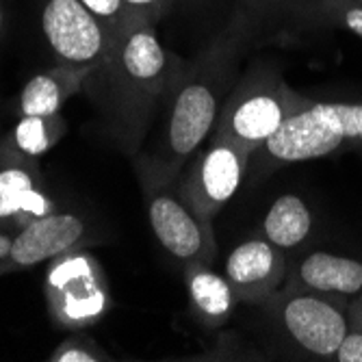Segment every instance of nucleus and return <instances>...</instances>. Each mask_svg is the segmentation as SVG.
I'll return each mask as SVG.
<instances>
[{"instance_id":"f8f14e48","label":"nucleus","mask_w":362,"mask_h":362,"mask_svg":"<svg viewBox=\"0 0 362 362\" xmlns=\"http://www.w3.org/2000/svg\"><path fill=\"white\" fill-rule=\"evenodd\" d=\"M223 276L233 284L239 302L265 304L284 284L286 254L265 237L245 239L228 254Z\"/></svg>"},{"instance_id":"5701e85b","label":"nucleus","mask_w":362,"mask_h":362,"mask_svg":"<svg viewBox=\"0 0 362 362\" xmlns=\"http://www.w3.org/2000/svg\"><path fill=\"white\" fill-rule=\"evenodd\" d=\"M337 362H362V332L349 327L334 356Z\"/></svg>"},{"instance_id":"0eeeda50","label":"nucleus","mask_w":362,"mask_h":362,"mask_svg":"<svg viewBox=\"0 0 362 362\" xmlns=\"http://www.w3.org/2000/svg\"><path fill=\"white\" fill-rule=\"evenodd\" d=\"M44 295L57 327L70 332L103 321L113 306L105 269L87 247H74L48 260Z\"/></svg>"},{"instance_id":"a211bd4d","label":"nucleus","mask_w":362,"mask_h":362,"mask_svg":"<svg viewBox=\"0 0 362 362\" xmlns=\"http://www.w3.org/2000/svg\"><path fill=\"white\" fill-rule=\"evenodd\" d=\"M65 133H68V119H65L61 113H57V115H22L20 122L0 139H3L11 150L37 160L42 154L52 150L63 139Z\"/></svg>"},{"instance_id":"9d476101","label":"nucleus","mask_w":362,"mask_h":362,"mask_svg":"<svg viewBox=\"0 0 362 362\" xmlns=\"http://www.w3.org/2000/svg\"><path fill=\"white\" fill-rule=\"evenodd\" d=\"M59 211L35 158L11 150L0 139V233H18Z\"/></svg>"},{"instance_id":"dca6fc26","label":"nucleus","mask_w":362,"mask_h":362,"mask_svg":"<svg viewBox=\"0 0 362 362\" xmlns=\"http://www.w3.org/2000/svg\"><path fill=\"white\" fill-rule=\"evenodd\" d=\"M315 213L304 197L295 193L278 195L260 221V237H265L286 256L308 245L315 233Z\"/></svg>"},{"instance_id":"b1692460","label":"nucleus","mask_w":362,"mask_h":362,"mask_svg":"<svg viewBox=\"0 0 362 362\" xmlns=\"http://www.w3.org/2000/svg\"><path fill=\"white\" fill-rule=\"evenodd\" d=\"M349 327L362 332V293L349 300Z\"/></svg>"},{"instance_id":"f257e3e1","label":"nucleus","mask_w":362,"mask_h":362,"mask_svg":"<svg viewBox=\"0 0 362 362\" xmlns=\"http://www.w3.org/2000/svg\"><path fill=\"white\" fill-rule=\"evenodd\" d=\"M254 44H258L254 30L235 11L209 46L182 63V70L165 98L168 113L158 152L146 154L148 158L180 174L187 158L213 133L226 98L239 81V61Z\"/></svg>"},{"instance_id":"1a4fd4ad","label":"nucleus","mask_w":362,"mask_h":362,"mask_svg":"<svg viewBox=\"0 0 362 362\" xmlns=\"http://www.w3.org/2000/svg\"><path fill=\"white\" fill-rule=\"evenodd\" d=\"M250 163V150L211 135V144L197 152L187 172L178 176V189L197 213L213 219L241 189Z\"/></svg>"},{"instance_id":"f3484780","label":"nucleus","mask_w":362,"mask_h":362,"mask_svg":"<svg viewBox=\"0 0 362 362\" xmlns=\"http://www.w3.org/2000/svg\"><path fill=\"white\" fill-rule=\"evenodd\" d=\"M89 72L50 65L48 70L30 76L20 91V115H57L72 95H76L89 81Z\"/></svg>"},{"instance_id":"2eb2a0df","label":"nucleus","mask_w":362,"mask_h":362,"mask_svg":"<svg viewBox=\"0 0 362 362\" xmlns=\"http://www.w3.org/2000/svg\"><path fill=\"white\" fill-rule=\"evenodd\" d=\"M185 288L193 317L206 330H217L233 317L239 298L223 274H217L211 262H187Z\"/></svg>"},{"instance_id":"6e6552de","label":"nucleus","mask_w":362,"mask_h":362,"mask_svg":"<svg viewBox=\"0 0 362 362\" xmlns=\"http://www.w3.org/2000/svg\"><path fill=\"white\" fill-rule=\"evenodd\" d=\"M40 26L57 65L98 74L109 59L111 35L78 0H44Z\"/></svg>"},{"instance_id":"4468645a","label":"nucleus","mask_w":362,"mask_h":362,"mask_svg":"<svg viewBox=\"0 0 362 362\" xmlns=\"http://www.w3.org/2000/svg\"><path fill=\"white\" fill-rule=\"evenodd\" d=\"M235 11L245 18L258 42L298 40L325 30L321 0H237Z\"/></svg>"},{"instance_id":"412c9836","label":"nucleus","mask_w":362,"mask_h":362,"mask_svg":"<svg viewBox=\"0 0 362 362\" xmlns=\"http://www.w3.org/2000/svg\"><path fill=\"white\" fill-rule=\"evenodd\" d=\"M78 3L100 20V24L107 28L111 37L126 24V20L133 16V13H128L122 0H78Z\"/></svg>"},{"instance_id":"6ab92c4d","label":"nucleus","mask_w":362,"mask_h":362,"mask_svg":"<svg viewBox=\"0 0 362 362\" xmlns=\"http://www.w3.org/2000/svg\"><path fill=\"white\" fill-rule=\"evenodd\" d=\"M321 22L362 40V0H321Z\"/></svg>"},{"instance_id":"20e7f679","label":"nucleus","mask_w":362,"mask_h":362,"mask_svg":"<svg viewBox=\"0 0 362 362\" xmlns=\"http://www.w3.org/2000/svg\"><path fill=\"white\" fill-rule=\"evenodd\" d=\"M343 152H362V100H310L252 156L258 158L256 170L269 174L291 163Z\"/></svg>"},{"instance_id":"aec40b11","label":"nucleus","mask_w":362,"mask_h":362,"mask_svg":"<svg viewBox=\"0 0 362 362\" xmlns=\"http://www.w3.org/2000/svg\"><path fill=\"white\" fill-rule=\"evenodd\" d=\"M50 362H109L113 360L91 337L78 330L76 334L68 337L61 345H57L50 356Z\"/></svg>"},{"instance_id":"a878e982","label":"nucleus","mask_w":362,"mask_h":362,"mask_svg":"<svg viewBox=\"0 0 362 362\" xmlns=\"http://www.w3.org/2000/svg\"><path fill=\"white\" fill-rule=\"evenodd\" d=\"M182 3H202V0H182Z\"/></svg>"},{"instance_id":"393cba45","label":"nucleus","mask_w":362,"mask_h":362,"mask_svg":"<svg viewBox=\"0 0 362 362\" xmlns=\"http://www.w3.org/2000/svg\"><path fill=\"white\" fill-rule=\"evenodd\" d=\"M5 33V0H0V40H3Z\"/></svg>"},{"instance_id":"f03ea898","label":"nucleus","mask_w":362,"mask_h":362,"mask_svg":"<svg viewBox=\"0 0 362 362\" xmlns=\"http://www.w3.org/2000/svg\"><path fill=\"white\" fill-rule=\"evenodd\" d=\"M182 59L160 44L156 22L130 16L111 37L105 68L89 76L103 87L109 128L126 152H137L154 109L165 103L180 70Z\"/></svg>"},{"instance_id":"39448f33","label":"nucleus","mask_w":362,"mask_h":362,"mask_svg":"<svg viewBox=\"0 0 362 362\" xmlns=\"http://www.w3.org/2000/svg\"><path fill=\"white\" fill-rule=\"evenodd\" d=\"M265 313L286 351L308 360H334L349 332V298L343 295L280 286Z\"/></svg>"},{"instance_id":"423d86ee","label":"nucleus","mask_w":362,"mask_h":362,"mask_svg":"<svg viewBox=\"0 0 362 362\" xmlns=\"http://www.w3.org/2000/svg\"><path fill=\"white\" fill-rule=\"evenodd\" d=\"M137 176L150 228L158 243L172 258L187 262H213L215 233L213 221L197 213L178 189V176L141 154Z\"/></svg>"},{"instance_id":"9b49d317","label":"nucleus","mask_w":362,"mask_h":362,"mask_svg":"<svg viewBox=\"0 0 362 362\" xmlns=\"http://www.w3.org/2000/svg\"><path fill=\"white\" fill-rule=\"evenodd\" d=\"M93 241L87 217L61 211L50 213L18 230L7 250L0 252V276L26 272L68 250L87 247Z\"/></svg>"},{"instance_id":"ddd939ff","label":"nucleus","mask_w":362,"mask_h":362,"mask_svg":"<svg viewBox=\"0 0 362 362\" xmlns=\"http://www.w3.org/2000/svg\"><path fill=\"white\" fill-rule=\"evenodd\" d=\"M282 286L343 295L351 300L362 293V256L304 247L286 256V276Z\"/></svg>"},{"instance_id":"7ed1b4c3","label":"nucleus","mask_w":362,"mask_h":362,"mask_svg":"<svg viewBox=\"0 0 362 362\" xmlns=\"http://www.w3.org/2000/svg\"><path fill=\"white\" fill-rule=\"evenodd\" d=\"M308 103V95L284 81L276 61H254L228 93L211 135L226 137L254 154Z\"/></svg>"},{"instance_id":"4be33fe9","label":"nucleus","mask_w":362,"mask_h":362,"mask_svg":"<svg viewBox=\"0 0 362 362\" xmlns=\"http://www.w3.org/2000/svg\"><path fill=\"white\" fill-rule=\"evenodd\" d=\"M128 13L146 18L150 22H158L163 16H168L170 9L178 3V0H122Z\"/></svg>"}]
</instances>
